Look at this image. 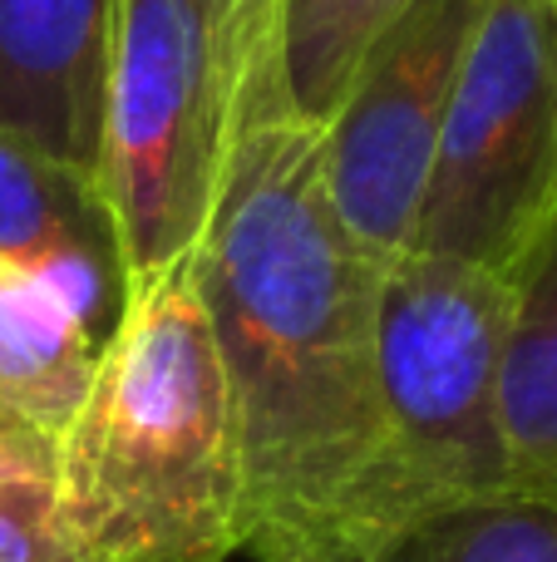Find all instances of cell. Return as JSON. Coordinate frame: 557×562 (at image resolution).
I'll return each instance as SVG.
<instances>
[{"label":"cell","mask_w":557,"mask_h":562,"mask_svg":"<svg viewBox=\"0 0 557 562\" xmlns=\"http://www.w3.org/2000/svg\"><path fill=\"white\" fill-rule=\"evenodd\" d=\"M380 272L331 207L321 128L266 124L227 154L193 281L232 395L242 548L262 562H361L385 464Z\"/></svg>","instance_id":"6da1fadb"},{"label":"cell","mask_w":557,"mask_h":562,"mask_svg":"<svg viewBox=\"0 0 557 562\" xmlns=\"http://www.w3.org/2000/svg\"><path fill=\"white\" fill-rule=\"evenodd\" d=\"M59 514L89 562L242 553L232 395L193 257L128 296L94 380L55 439Z\"/></svg>","instance_id":"7a4b0ae2"},{"label":"cell","mask_w":557,"mask_h":562,"mask_svg":"<svg viewBox=\"0 0 557 562\" xmlns=\"http://www.w3.org/2000/svg\"><path fill=\"white\" fill-rule=\"evenodd\" d=\"M509 277L430 252L380 272L375 375L385 464L361 562H380L410 528L509 494L499 429V360Z\"/></svg>","instance_id":"3957f363"},{"label":"cell","mask_w":557,"mask_h":562,"mask_svg":"<svg viewBox=\"0 0 557 562\" xmlns=\"http://www.w3.org/2000/svg\"><path fill=\"white\" fill-rule=\"evenodd\" d=\"M557 207V0H489L410 252L509 277Z\"/></svg>","instance_id":"277c9868"},{"label":"cell","mask_w":557,"mask_h":562,"mask_svg":"<svg viewBox=\"0 0 557 562\" xmlns=\"http://www.w3.org/2000/svg\"><path fill=\"white\" fill-rule=\"evenodd\" d=\"M223 158V104L197 0H118L94 178L124 243L128 296L203 243Z\"/></svg>","instance_id":"5b68a950"},{"label":"cell","mask_w":557,"mask_h":562,"mask_svg":"<svg viewBox=\"0 0 557 562\" xmlns=\"http://www.w3.org/2000/svg\"><path fill=\"white\" fill-rule=\"evenodd\" d=\"M484 15L489 0H414L365 49L341 109L321 128L331 207L380 267L414 247L444 114Z\"/></svg>","instance_id":"8992f818"},{"label":"cell","mask_w":557,"mask_h":562,"mask_svg":"<svg viewBox=\"0 0 557 562\" xmlns=\"http://www.w3.org/2000/svg\"><path fill=\"white\" fill-rule=\"evenodd\" d=\"M0 262L55 286L99 346L128 306L124 243L99 178L15 134H0Z\"/></svg>","instance_id":"52a82bcc"},{"label":"cell","mask_w":557,"mask_h":562,"mask_svg":"<svg viewBox=\"0 0 557 562\" xmlns=\"http://www.w3.org/2000/svg\"><path fill=\"white\" fill-rule=\"evenodd\" d=\"M118 0H0V134L99 173Z\"/></svg>","instance_id":"ba28073f"},{"label":"cell","mask_w":557,"mask_h":562,"mask_svg":"<svg viewBox=\"0 0 557 562\" xmlns=\"http://www.w3.org/2000/svg\"><path fill=\"white\" fill-rule=\"evenodd\" d=\"M499 429L509 498L557 504V207L509 272Z\"/></svg>","instance_id":"9c48e42d"},{"label":"cell","mask_w":557,"mask_h":562,"mask_svg":"<svg viewBox=\"0 0 557 562\" xmlns=\"http://www.w3.org/2000/svg\"><path fill=\"white\" fill-rule=\"evenodd\" d=\"M99 340L65 296L0 262V415L45 439L75 419L99 366Z\"/></svg>","instance_id":"30bf717a"},{"label":"cell","mask_w":557,"mask_h":562,"mask_svg":"<svg viewBox=\"0 0 557 562\" xmlns=\"http://www.w3.org/2000/svg\"><path fill=\"white\" fill-rule=\"evenodd\" d=\"M414 0H286L276 94L282 124L326 128L361 69L365 49L410 10Z\"/></svg>","instance_id":"8fae6325"},{"label":"cell","mask_w":557,"mask_h":562,"mask_svg":"<svg viewBox=\"0 0 557 562\" xmlns=\"http://www.w3.org/2000/svg\"><path fill=\"white\" fill-rule=\"evenodd\" d=\"M197 10H203L207 49H213L217 104H223V144L232 154L252 128L282 124L276 49H282L286 0H197Z\"/></svg>","instance_id":"7c38bea8"},{"label":"cell","mask_w":557,"mask_h":562,"mask_svg":"<svg viewBox=\"0 0 557 562\" xmlns=\"http://www.w3.org/2000/svg\"><path fill=\"white\" fill-rule=\"evenodd\" d=\"M380 562H557V504L484 498L424 518Z\"/></svg>","instance_id":"4fadbf2b"},{"label":"cell","mask_w":557,"mask_h":562,"mask_svg":"<svg viewBox=\"0 0 557 562\" xmlns=\"http://www.w3.org/2000/svg\"><path fill=\"white\" fill-rule=\"evenodd\" d=\"M0 562H89L59 514L55 439L0 429Z\"/></svg>","instance_id":"5bb4252c"},{"label":"cell","mask_w":557,"mask_h":562,"mask_svg":"<svg viewBox=\"0 0 557 562\" xmlns=\"http://www.w3.org/2000/svg\"><path fill=\"white\" fill-rule=\"evenodd\" d=\"M5 425H10V419H5V415H0V429H5Z\"/></svg>","instance_id":"9a60e30c"}]
</instances>
